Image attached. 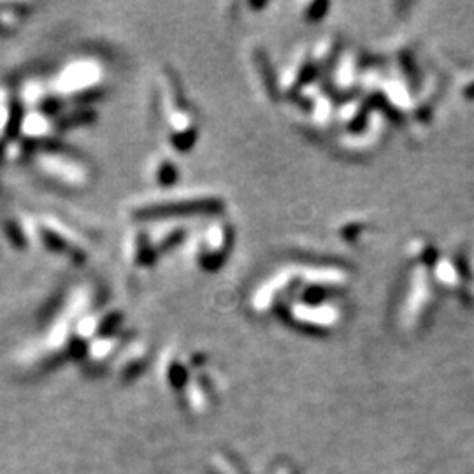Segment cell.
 Instances as JSON below:
<instances>
[{
    "mask_svg": "<svg viewBox=\"0 0 474 474\" xmlns=\"http://www.w3.org/2000/svg\"><path fill=\"white\" fill-rule=\"evenodd\" d=\"M18 129L25 139L34 142H44L52 139L53 133L60 129L53 113L43 109H28L18 122Z\"/></svg>",
    "mask_w": 474,
    "mask_h": 474,
    "instance_id": "obj_6",
    "label": "cell"
},
{
    "mask_svg": "<svg viewBox=\"0 0 474 474\" xmlns=\"http://www.w3.org/2000/svg\"><path fill=\"white\" fill-rule=\"evenodd\" d=\"M125 259L132 267L144 269V267L153 266L157 260L153 246L149 243L148 232L144 227H133L125 235Z\"/></svg>",
    "mask_w": 474,
    "mask_h": 474,
    "instance_id": "obj_7",
    "label": "cell"
},
{
    "mask_svg": "<svg viewBox=\"0 0 474 474\" xmlns=\"http://www.w3.org/2000/svg\"><path fill=\"white\" fill-rule=\"evenodd\" d=\"M36 167L47 181L62 188L83 190L91 183V171L85 162L55 149L37 153Z\"/></svg>",
    "mask_w": 474,
    "mask_h": 474,
    "instance_id": "obj_5",
    "label": "cell"
},
{
    "mask_svg": "<svg viewBox=\"0 0 474 474\" xmlns=\"http://www.w3.org/2000/svg\"><path fill=\"white\" fill-rule=\"evenodd\" d=\"M160 116L164 122V133L169 146L176 151H186L197 139V120L188 104L184 103L180 83L174 74L164 72L160 78Z\"/></svg>",
    "mask_w": 474,
    "mask_h": 474,
    "instance_id": "obj_1",
    "label": "cell"
},
{
    "mask_svg": "<svg viewBox=\"0 0 474 474\" xmlns=\"http://www.w3.org/2000/svg\"><path fill=\"white\" fill-rule=\"evenodd\" d=\"M216 208V199L195 190H164L136 200L130 208L138 219H180L181 216L208 213Z\"/></svg>",
    "mask_w": 474,
    "mask_h": 474,
    "instance_id": "obj_2",
    "label": "cell"
},
{
    "mask_svg": "<svg viewBox=\"0 0 474 474\" xmlns=\"http://www.w3.org/2000/svg\"><path fill=\"white\" fill-rule=\"evenodd\" d=\"M120 334H104V336L95 337L94 341L88 343L85 348V355L90 358L91 362H103L109 358L118 348H120Z\"/></svg>",
    "mask_w": 474,
    "mask_h": 474,
    "instance_id": "obj_10",
    "label": "cell"
},
{
    "mask_svg": "<svg viewBox=\"0 0 474 474\" xmlns=\"http://www.w3.org/2000/svg\"><path fill=\"white\" fill-rule=\"evenodd\" d=\"M23 228L44 250L67 257L72 262H85L88 250L74 228L55 216H39L23 222Z\"/></svg>",
    "mask_w": 474,
    "mask_h": 474,
    "instance_id": "obj_4",
    "label": "cell"
},
{
    "mask_svg": "<svg viewBox=\"0 0 474 474\" xmlns=\"http://www.w3.org/2000/svg\"><path fill=\"white\" fill-rule=\"evenodd\" d=\"M148 176L153 183L169 186V184L176 183L177 176H180V171H177V165L173 158H167L164 157V155H160V157H155L153 160L149 162Z\"/></svg>",
    "mask_w": 474,
    "mask_h": 474,
    "instance_id": "obj_9",
    "label": "cell"
},
{
    "mask_svg": "<svg viewBox=\"0 0 474 474\" xmlns=\"http://www.w3.org/2000/svg\"><path fill=\"white\" fill-rule=\"evenodd\" d=\"M146 232L157 257L176 248L186 237V227L180 219H158V224L148 227Z\"/></svg>",
    "mask_w": 474,
    "mask_h": 474,
    "instance_id": "obj_8",
    "label": "cell"
},
{
    "mask_svg": "<svg viewBox=\"0 0 474 474\" xmlns=\"http://www.w3.org/2000/svg\"><path fill=\"white\" fill-rule=\"evenodd\" d=\"M27 18V6L0 4V34L16 30Z\"/></svg>",
    "mask_w": 474,
    "mask_h": 474,
    "instance_id": "obj_11",
    "label": "cell"
},
{
    "mask_svg": "<svg viewBox=\"0 0 474 474\" xmlns=\"http://www.w3.org/2000/svg\"><path fill=\"white\" fill-rule=\"evenodd\" d=\"M106 85V67L98 58L79 56L58 69L53 78L52 88L55 97L63 100H88L100 94Z\"/></svg>",
    "mask_w": 474,
    "mask_h": 474,
    "instance_id": "obj_3",
    "label": "cell"
}]
</instances>
